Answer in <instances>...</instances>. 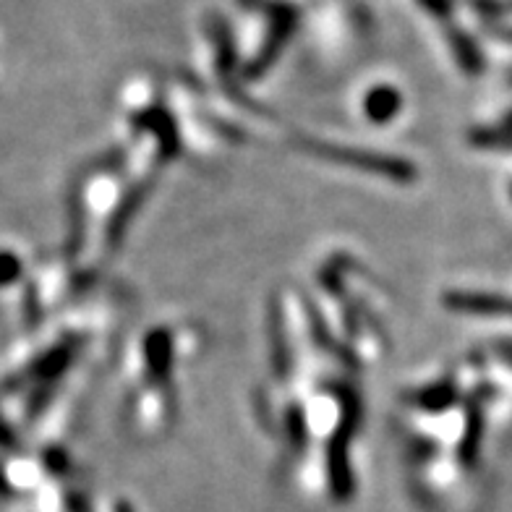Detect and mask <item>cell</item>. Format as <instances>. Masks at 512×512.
<instances>
[{"label":"cell","instance_id":"6da1fadb","mask_svg":"<svg viewBox=\"0 0 512 512\" xmlns=\"http://www.w3.org/2000/svg\"><path fill=\"white\" fill-rule=\"evenodd\" d=\"M309 152L324 157V160L340 162L348 168L364 170V173H377L384 178H395V181H413L416 178V168L411 162L398 160V157L379 155V152H369V149H351V147H335V144L324 142H306Z\"/></svg>","mask_w":512,"mask_h":512},{"label":"cell","instance_id":"3957f363","mask_svg":"<svg viewBox=\"0 0 512 512\" xmlns=\"http://www.w3.org/2000/svg\"><path fill=\"white\" fill-rule=\"evenodd\" d=\"M293 24H296V11H293V8H285V6L277 8L275 21H272L270 40H267L264 50L259 53V58H256V66H254V71H251V74H262L264 68H267V63H272V58L280 53L283 42L288 40L290 32H293Z\"/></svg>","mask_w":512,"mask_h":512},{"label":"cell","instance_id":"9c48e42d","mask_svg":"<svg viewBox=\"0 0 512 512\" xmlns=\"http://www.w3.org/2000/svg\"><path fill=\"white\" fill-rule=\"evenodd\" d=\"M21 272V264L16 262L11 254H0V283L6 285L11 280H16V275Z\"/></svg>","mask_w":512,"mask_h":512},{"label":"cell","instance_id":"7a4b0ae2","mask_svg":"<svg viewBox=\"0 0 512 512\" xmlns=\"http://www.w3.org/2000/svg\"><path fill=\"white\" fill-rule=\"evenodd\" d=\"M340 439H335L330 445V489L340 502L353 494V476H351V465H348V442H345L343 434H337Z\"/></svg>","mask_w":512,"mask_h":512},{"label":"cell","instance_id":"ba28073f","mask_svg":"<svg viewBox=\"0 0 512 512\" xmlns=\"http://www.w3.org/2000/svg\"><path fill=\"white\" fill-rule=\"evenodd\" d=\"M452 390L450 387H434V390L424 392L421 398H418V403L424 405V408H429V411H434V408H445V405L452 403Z\"/></svg>","mask_w":512,"mask_h":512},{"label":"cell","instance_id":"277c9868","mask_svg":"<svg viewBox=\"0 0 512 512\" xmlns=\"http://www.w3.org/2000/svg\"><path fill=\"white\" fill-rule=\"evenodd\" d=\"M445 306L463 314H512V304L505 298L473 296V293H447Z\"/></svg>","mask_w":512,"mask_h":512},{"label":"cell","instance_id":"8992f818","mask_svg":"<svg viewBox=\"0 0 512 512\" xmlns=\"http://www.w3.org/2000/svg\"><path fill=\"white\" fill-rule=\"evenodd\" d=\"M147 364L152 377L165 379L170 371V337L165 332L157 330L155 335H149L147 340Z\"/></svg>","mask_w":512,"mask_h":512},{"label":"cell","instance_id":"30bf717a","mask_svg":"<svg viewBox=\"0 0 512 512\" xmlns=\"http://www.w3.org/2000/svg\"><path fill=\"white\" fill-rule=\"evenodd\" d=\"M426 11H432L434 16H447L452 8V0H418Z\"/></svg>","mask_w":512,"mask_h":512},{"label":"cell","instance_id":"52a82bcc","mask_svg":"<svg viewBox=\"0 0 512 512\" xmlns=\"http://www.w3.org/2000/svg\"><path fill=\"white\" fill-rule=\"evenodd\" d=\"M450 45H452V50H455V55H458V61L463 63V66L468 68V71H481V53H479V48H476V45H473V42L468 40V37H465L463 32H455V29H452V32H450Z\"/></svg>","mask_w":512,"mask_h":512},{"label":"cell","instance_id":"5b68a950","mask_svg":"<svg viewBox=\"0 0 512 512\" xmlns=\"http://www.w3.org/2000/svg\"><path fill=\"white\" fill-rule=\"evenodd\" d=\"M400 110V95L392 87H377L366 95V115L374 123H387Z\"/></svg>","mask_w":512,"mask_h":512},{"label":"cell","instance_id":"8fae6325","mask_svg":"<svg viewBox=\"0 0 512 512\" xmlns=\"http://www.w3.org/2000/svg\"><path fill=\"white\" fill-rule=\"evenodd\" d=\"M115 512H134V510H131V505H128V502H118Z\"/></svg>","mask_w":512,"mask_h":512}]
</instances>
